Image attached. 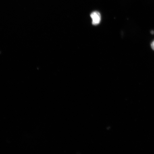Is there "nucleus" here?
<instances>
[{
	"instance_id": "obj_1",
	"label": "nucleus",
	"mask_w": 154,
	"mask_h": 154,
	"mask_svg": "<svg viewBox=\"0 0 154 154\" xmlns=\"http://www.w3.org/2000/svg\"><path fill=\"white\" fill-rule=\"evenodd\" d=\"M92 19V24L94 25L99 24L100 22L101 17L100 13L98 11H94L90 15Z\"/></svg>"
},
{
	"instance_id": "obj_2",
	"label": "nucleus",
	"mask_w": 154,
	"mask_h": 154,
	"mask_svg": "<svg viewBox=\"0 0 154 154\" xmlns=\"http://www.w3.org/2000/svg\"><path fill=\"white\" fill-rule=\"evenodd\" d=\"M151 47L154 51V41L151 44Z\"/></svg>"
}]
</instances>
